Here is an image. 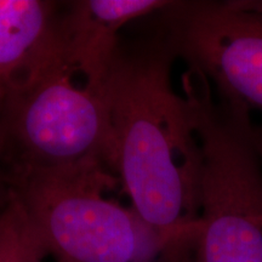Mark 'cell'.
<instances>
[{"mask_svg": "<svg viewBox=\"0 0 262 262\" xmlns=\"http://www.w3.org/2000/svg\"><path fill=\"white\" fill-rule=\"evenodd\" d=\"M133 38L122 34L104 90L110 113L107 165L141 217L183 249L196 231L202 149L191 108L173 90L178 60L156 14Z\"/></svg>", "mask_w": 262, "mask_h": 262, "instance_id": "obj_1", "label": "cell"}, {"mask_svg": "<svg viewBox=\"0 0 262 262\" xmlns=\"http://www.w3.org/2000/svg\"><path fill=\"white\" fill-rule=\"evenodd\" d=\"M183 96L202 149L196 231L180 262H262V162L250 112L222 103L187 67Z\"/></svg>", "mask_w": 262, "mask_h": 262, "instance_id": "obj_2", "label": "cell"}, {"mask_svg": "<svg viewBox=\"0 0 262 262\" xmlns=\"http://www.w3.org/2000/svg\"><path fill=\"white\" fill-rule=\"evenodd\" d=\"M8 183L56 262H162L169 251L168 239L110 195L122 185L102 162L16 172Z\"/></svg>", "mask_w": 262, "mask_h": 262, "instance_id": "obj_3", "label": "cell"}, {"mask_svg": "<svg viewBox=\"0 0 262 262\" xmlns=\"http://www.w3.org/2000/svg\"><path fill=\"white\" fill-rule=\"evenodd\" d=\"M6 179L16 172L107 164L110 113L104 80L58 51L40 77L2 106Z\"/></svg>", "mask_w": 262, "mask_h": 262, "instance_id": "obj_4", "label": "cell"}, {"mask_svg": "<svg viewBox=\"0 0 262 262\" xmlns=\"http://www.w3.org/2000/svg\"><path fill=\"white\" fill-rule=\"evenodd\" d=\"M178 58L227 106L262 113V12L238 2H170L156 12Z\"/></svg>", "mask_w": 262, "mask_h": 262, "instance_id": "obj_5", "label": "cell"}, {"mask_svg": "<svg viewBox=\"0 0 262 262\" xmlns=\"http://www.w3.org/2000/svg\"><path fill=\"white\" fill-rule=\"evenodd\" d=\"M168 0H75L60 5L58 45L62 55L104 80L123 29L168 6Z\"/></svg>", "mask_w": 262, "mask_h": 262, "instance_id": "obj_6", "label": "cell"}, {"mask_svg": "<svg viewBox=\"0 0 262 262\" xmlns=\"http://www.w3.org/2000/svg\"><path fill=\"white\" fill-rule=\"evenodd\" d=\"M58 3L0 0V106L40 77L58 51Z\"/></svg>", "mask_w": 262, "mask_h": 262, "instance_id": "obj_7", "label": "cell"}, {"mask_svg": "<svg viewBox=\"0 0 262 262\" xmlns=\"http://www.w3.org/2000/svg\"><path fill=\"white\" fill-rule=\"evenodd\" d=\"M48 255L40 233L10 189L0 212V262H42Z\"/></svg>", "mask_w": 262, "mask_h": 262, "instance_id": "obj_8", "label": "cell"}, {"mask_svg": "<svg viewBox=\"0 0 262 262\" xmlns=\"http://www.w3.org/2000/svg\"><path fill=\"white\" fill-rule=\"evenodd\" d=\"M5 152H6V131L3 120V111L0 106V202L5 201L9 195V185L5 170Z\"/></svg>", "mask_w": 262, "mask_h": 262, "instance_id": "obj_9", "label": "cell"}, {"mask_svg": "<svg viewBox=\"0 0 262 262\" xmlns=\"http://www.w3.org/2000/svg\"><path fill=\"white\" fill-rule=\"evenodd\" d=\"M251 140L256 148V152L258 157H260L262 162V126L257 125V124H253L251 126Z\"/></svg>", "mask_w": 262, "mask_h": 262, "instance_id": "obj_10", "label": "cell"}, {"mask_svg": "<svg viewBox=\"0 0 262 262\" xmlns=\"http://www.w3.org/2000/svg\"><path fill=\"white\" fill-rule=\"evenodd\" d=\"M239 4L247 9L254 10V11L262 12V2H241V0H239Z\"/></svg>", "mask_w": 262, "mask_h": 262, "instance_id": "obj_11", "label": "cell"}, {"mask_svg": "<svg viewBox=\"0 0 262 262\" xmlns=\"http://www.w3.org/2000/svg\"><path fill=\"white\" fill-rule=\"evenodd\" d=\"M9 196V195H8ZM6 201H8V198L5 199V201H3V202H0V212H2V210H3V208H4V205H5V203H6Z\"/></svg>", "mask_w": 262, "mask_h": 262, "instance_id": "obj_12", "label": "cell"}]
</instances>
